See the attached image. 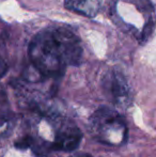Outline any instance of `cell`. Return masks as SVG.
<instances>
[{
	"label": "cell",
	"instance_id": "1",
	"mask_svg": "<svg viewBox=\"0 0 156 157\" xmlns=\"http://www.w3.org/2000/svg\"><path fill=\"white\" fill-rule=\"evenodd\" d=\"M29 57L42 75L57 77L63 74L67 66L79 64L82 47L77 35L67 28H48L33 37Z\"/></svg>",
	"mask_w": 156,
	"mask_h": 157
},
{
	"label": "cell",
	"instance_id": "2",
	"mask_svg": "<svg viewBox=\"0 0 156 157\" xmlns=\"http://www.w3.org/2000/svg\"><path fill=\"white\" fill-rule=\"evenodd\" d=\"M92 125L98 134L101 140L105 141L106 139H109L108 143H111L110 134L122 132L125 135L126 132L124 122L121 117L109 108H101L97 110L93 116Z\"/></svg>",
	"mask_w": 156,
	"mask_h": 157
},
{
	"label": "cell",
	"instance_id": "3",
	"mask_svg": "<svg viewBox=\"0 0 156 157\" xmlns=\"http://www.w3.org/2000/svg\"><path fill=\"white\" fill-rule=\"evenodd\" d=\"M104 87L109 98L115 104H126L129 98V90L124 76L117 71H112L106 76Z\"/></svg>",
	"mask_w": 156,
	"mask_h": 157
},
{
	"label": "cell",
	"instance_id": "4",
	"mask_svg": "<svg viewBox=\"0 0 156 157\" xmlns=\"http://www.w3.org/2000/svg\"><path fill=\"white\" fill-rule=\"evenodd\" d=\"M81 138H82V135L77 127H65L56 134L52 147L54 149L61 150V151L71 152L78 147Z\"/></svg>",
	"mask_w": 156,
	"mask_h": 157
},
{
	"label": "cell",
	"instance_id": "5",
	"mask_svg": "<svg viewBox=\"0 0 156 157\" xmlns=\"http://www.w3.org/2000/svg\"><path fill=\"white\" fill-rule=\"evenodd\" d=\"M64 6L72 12L93 17L100 12L102 0H64Z\"/></svg>",
	"mask_w": 156,
	"mask_h": 157
},
{
	"label": "cell",
	"instance_id": "6",
	"mask_svg": "<svg viewBox=\"0 0 156 157\" xmlns=\"http://www.w3.org/2000/svg\"><path fill=\"white\" fill-rule=\"evenodd\" d=\"M31 143H32V139L30 137H26V138L21 139V141H18L15 145H16L17 149H26V147H30Z\"/></svg>",
	"mask_w": 156,
	"mask_h": 157
},
{
	"label": "cell",
	"instance_id": "7",
	"mask_svg": "<svg viewBox=\"0 0 156 157\" xmlns=\"http://www.w3.org/2000/svg\"><path fill=\"white\" fill-rule=\"evenodd\" d=\"M8 71V65H6V62L4 61V59L0 56V77H2Z\"/></svg>",
	"mask_w": 156,
	"mask_h": 157
},
{
	"label": "cell",
	"instance_id": "8",
	"mask_svg": "<svg viewBox=\"0 0 156 157\" xmlns=\"http://www.w3.org/2000/svg\"><path fill=\"white\" fill-rule=\"evenodd\" d=\"M72 157H92L90 154H87V153H77L75 155H73Z\"/></svg>",
	"mask_w": 156,
	"mask_h": 157
}]
</instances>
